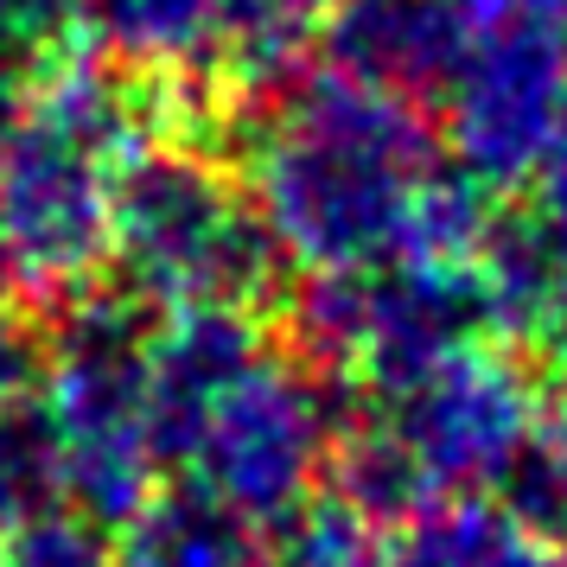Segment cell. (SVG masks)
<instances>
[{"label":"cell","mask_w":567,"mask_h":567,"mask_svg":"<svg viewBox=\"0 0 567 567\" xmlns=\"http://www.w3.org/2000/svg\"><path fill=\"white\" fill-rule=\"evenodd\" d=\"M287 268L332 275L389 256L472 261L497 192L465 179L427 109L300 64L217 122Z\"/></svg>","instance_id":"1"},{"label":"cell","mask_w":567,"mask_h":567,"mask_svg":"<svg viewBox=\"0 0 567 567\" xmlns=\"http://www.w3.org/2000/svg\"><path fill=\"white\" fill-rule=\"evenodd\" d=\"M166 115V90L103 52H64L32 78L0 154V281L27 307H64L109 275L115 185Z\"/></svg>","instance_id":"2"},{"label":"cell","mask_w":567,"mask_h":567,"mask_svg":"<svg viewBox=\"0 0 567 567\" xmlns=\"http://www.w3.org/2000/svg\"><path fill=\"white\" fill-rule=\"evenodd\" d=\"M358 395L326 491L377 529H402L460 497H491L548 414L542 377L491 338Z\"/></svg>","instance_id":"3"},{"label":"cell","mask_w":567,"mask_h":567,"mask_svg":"<svg viewBox=\"0 0 567 567\" xmlns=\"http://www.w3.org/2000/svg\"><path fill=\"white\" fill-rule=\"evenodd\" d=\"M281 249L217 141L159 128L128 159L109 217V287L134 293L147 312H261L281 293Z\"/></svg>","instance_id":"4"},{"label":"cell","mask_w":567,"mask_h":567,"mask_svg":"<svg viewBox=\"0 0 567 567\" xmlns=\"http://www.w3.org/2000/svg\"><path fill=\"white\" fill-rule=\"evenodd\" d=\"M147 338L154 319L122 287L71 293L39 332L32 402L58 453V497L96 529H122L166 478L147 421Z\"/></svg>","instance_id":"5"},{"label":"cell","mask_w":567,"mask_h":567,"mask_svg":"<svg viewBox=\"0 0 567 567\" xmlns=\"http://www.w3.org/2000/svg\"><path fill=\"white\" fill-rule=\"evenodd\" d=\"M344 414V389L293 344L268 338L256 363H243L179 434L166 453V478L217 497L256 529H281L326 491Z\"/></svg>","instance_id":"6"},{"label":"cell","mask_w":567,"mask_h":567,"mask_svg":"<svg viewBox=\"0 0 567 567\" xmlns=\"http://www.w3.org/2000/svg\"><path fill=\"white\" fill-rule=\"evenodd\" d=\"M497 332L472 261L389 256L307 275L287 300V344L338 389H377Z\"/></svg>","instance_id":"7"},{"label":"cell","mask_w":567,"mask_h":567,"mask_svg":"<svg viewBox=\"0 0 567 567\" xmlns=\"http://www.w3.org/2000/svg\"><path fill=\"white\" fill-rule=\"evenodd\" d=\"M567 103V0H460V52L434 103L446 159L516 198Z\"/></svg>","instance_id":"8"},{"label":"cell","mask_w":567,"mask_h":567,"mask_svg":"<svg viewBox=\"0 0 567 567\" xmlns=\"http://www.w3.org/2000/svg\"><path fill=\"white\" fill-rule=\"evenodd\" d=\"M312 45L326 71L434 115L460 52V0H326Z\"/></svg>","instance_id":"9"},{"label":"cell","mask_w":567,"mask_h":567,"mask_svg":"<svg viewBox=\"0 0 567 567\" xmlns=\"http://www.w3.org/2000/svg\"><path fill=\"white\" fill-rule=\"evenodd\" d=\"M472 268L485 281L497 332L536 338L555 293L567 287V230L529 198H497L485 236L472 249Z\"/></svg>","instance_id":"10"},{"label":"cell","mask_w":567,"mask_h":567,"mask_svg":"<svg viewBox=\"0 0 567 567\" xmlns=\"http://www.w3.org/2000/svg\"><path fill=\"white\" fill-rule=\"evenodd\" d=\"M115 555L122 567H268V542L256 523L173 478L115 529Z\"/></svg>","instance_id":"11"},{"label":"cell","mask_w":567,"mask_h":567,"mask_svg":"<svg viewBox=\"0 0 567 567\" xmlns=\"http://www.w3.org/2000/svg\"><path fill=\"white\" fill-rule=\"evenodd\" d=\"M395 567H561V548L516 529L491 497H460L389 529Z\"/></svg>","instance_id":"12"},{"label":"cell","mask_w":567,"mask_h":567,"mask_svg":"<svg viewBox=\"0 0 567 567\" xmlns=\"http://www.w3.org/2000/svg\"><path fill=\"white\" fill-rule=\"evenodd\" d=\"M52 511H64V497H58V453L45 434V414L39 402L0 409V536Z\"/></svg>","instance_id":"13"},{"label":"cell","mask_w":567,"mask_h":567,"mask_svg":"<svg viewBox=\"0 0 567 567\" xmlns=\"http://www.w3.org/2000/svg\"><path fill=\"white\" fill-rule=\"evenodd\" d=\"M83 32V0H0V71H45Z\"/></svg>","instance_id":"14"},{"label":"cell","mask_w":567,"mask_h":567,"mask_svg":"<svg viewBox=\"0 0 567 567\" xmlns=\"http://www.w3.org/2000/svg\"><path fill=\"white\" fill-rule=\"evenodd\" d=\"M0 567H122V555H115L109 529L71 511H52L32 516L13 536H0Z\"/></svg>","instance_id":"15"},{"label":"cell","mask_w":567,"mask_h":567,"mask_svg":"<svg viewBox=\"0 0 567 567\" xmlns=\"http://www.w3.org/2000/svg\"><path fill=\"white\" fill-rule=\"evenodd\" d=\"M39 389V326L20 307H0V409H20Z\"/></svg>","instance_id":"16"},{"label":"cell","mask_w":567,"mask_h":567,"mask_svg":"<svg viewBox=\"0 0 567 567\" xmlns=\"http://www.w3.org/2000/svg\"><path fill=\"white\" fill-rule=\"evenodd\" d=\"M516 198H529V205L548 210L567 230V103L555 115V128H548V141H542V154H536V166H529V179H523Z\"/></svg>","instance_id":"17"},{"label":"cell","mask_w":567,"mask_h":567,"mask_svg":"<svg viewBox=\"0 0 567 567\" xmlns=\"http://www.w3.org/2000/svg\"><path fill=\"white\" fill-rule=\"evenodd\" d=\"M536 344H542V363H548V370L567 383V287L555 293V307H548V319H542Z\"/></svg>","instance_id":"18"},{"label":"cell","mask_w":567,"mask_h":567,"mask_svg":"<svg viewBox=\"0 0 567 567\" xmlns=\"http://www.w3.org/2000/svg\"><path fill=\"white\" fill-rule=\"evenodd\" d=\"M542 440H548V453H555V465H561V478H567V395H561V402H548Z\"/></svg>","instance_id":"19"},{"label":"cell","mask_w":567,"mask_h":567,"mask_svg":"<svg viewBox=\"0 0 567 567\" xmlns=\"http://www.w3.org/2000/svg\"><path fill=\"white\" fill-rule=\"evenodd\" d=\"M13 115H20V83H13V71H0V154H7V134H13Z\"/></svg>","instance_id":"20"},{"label":"cell","mask_w":567,"mask_h":567,"mask_svg":"<svg viewBox=\"0 0 567 567\" xmlns=\"http://www.w3.org/2000/svg\"><path fill=\"white\" fill-rule=\"evenodd\" d=\"M377 567H395V561H389V542H383V555H377Z\"/></svg>","instance_id":"21"},{"label":"cell","mask_w":567,"mask_h":567,"mask_svg":"<svg viewBox=\"0 0 567 567\" xmlns=\"http://www.w3.org/2000/svg\"><path fill=\"white\" fill-rule=\"evenodd\" d=\"M561 567H567V548H561Z\"/></svg>","instance_id":"22"}]
</instances>
